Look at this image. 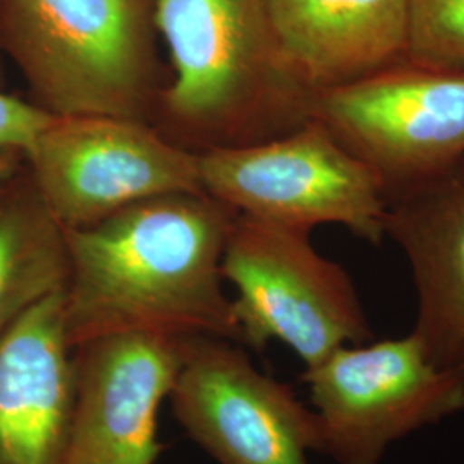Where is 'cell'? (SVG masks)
Wrapping results in <instances>:
<instances>
[{
    "mask_svg": "<svg viewBox=\"0 0 464 464\" xmlns=\"http://www.w3.org/2000/svg\"><path fill=\"white\" fill-rule=\"evenodd\" d=\"M236 216L207 193H181L136 203L90 227L64 229L71 348L128 332L241 344L222 287V255Z\"/></svg>",
    "mask_w": 464,
    "mask_h": 464,
    "instance_id": "cell-1",
    "label": "cell"
},
{
    "mask_svg": "<svg viewBox=\"0 0 464 464\" xmlns=\"http://www.w3.org/2000/svg\"><path fill=\"white\" fill-rule=\"evenodd\" d=\"M170 76L151 119L191 151L262 143L312 112L314 90L287 61L270 0H155Z\"/></svg>",
    "mask_w": 464,
    "mask_h": 464,
    "instance_id": "cell-2",
    "label": "cell"
},
{
    "mask_svg": "<svg viewBox=\"0 0 464 464\" xmlns=\"http://www.w3.org/2000/svg\"><path fill=\"white\" fill-rule=\"evenodd\" d=\"M155 0H0V45L52 116L151 124L164 90Z\"/></svg>",
    "mask_w": 464,
    "mask_h": 464,
    "instance_id": "cell-3",
    "label": "cell"
},
{
    "mask_svg": "<svg viewBox=\"0 0 464 464\" xmlns=\"http://www.w3.org/2000/svg\"><path fill=\"white\" fill-rule=\"evenodd\" d=\"M222 277L236 289L232 312L243 346L264 351L277 341L306 370L339 348L373 341L354 282L316 251L308 231L237 214Z\"/></svg>",
    "mask_w": 464,
    "mask_h": 464,
    "instance_id": "cell-4",
    "label": "cell"
},
{
    "mask_svg": "<svg viewBox=\"0 0 464 464\" xmlns=\"http://www.w3.org/2000/svg\"><path fill=\"white\" fill-rule=\"evenodd\" d=\"M198 155L203 193L239 216L308 232L339 224L372 245L385 237L381 178L316 119L262 143Z\"/></svg>",
    "mask_w": 464,
    "mask_h": 464,
    "instance_id": "cell-5",
    "label": "cell"
},
{
    "mask_svg": "<svg viewBox=\"0 0 464 464\" xmlns=\"http://www.w3.org/2000/svg\"><path fill=\"white\" fill-rule=\"evenodd\" d=\"M301 381L335 464H381L394 442L464 411V365H433L413 332L339 348Z\"/></svg>",
    "mask_w": 464,
    "mask_h": 464,
    "instance_id": "cell-6",
    "label": "cell"
},
{
    "mask_svg": "<svg viewBox=\"0 0 464 464\" xmlns=\"http://www.w3.org/2000/svg\"><path fill=\"white\" fill-rule=\"evenodd\" d=\"M23 157L64 229L95 226L157 197L203 193L198 153L145 121L53 116Z\"/></svg>",
    "mask_w": 464,
    "mask_h": 464,
    "instance_id": "cell-7",
    "label": "cell"
},
{
    "mask_svg": "<svg viewBox=\"0 0 464 464\" xmlns=\"http://www.w3.org/2000/svg\"><path fill=\"white\" fill-rule=\"evenodd\" d=\"M312 119L394 191L464 162V69L410 59L316 90Z\"/></svg>",
    "mask_w": 464,
    "mask_h": 464,
    "instance_id": "cell-8",
    "label": "cell"
},
{
    "mask_svg": "<svg viewBox=\"0 0 464 464\" xmlns=\"http://www.w3.org/2000/svg\"><path fill=\"white\" fill-rule=\"evenodd\" d=\"M169 401L217 464H310L308 454H320L315 411L231 339L188 337Z\"/></svg>",
    "mask_w": 464,
    "mask_h": 464,
    "instance_id": "cell-9",
    "label": "cell"
},
{
    "mask_svg": "<svg viewBox=\"0 0 464 464\" xmlns=\"http://www.w3.org/2000/svg\"><path fill=\"white\" fill-rule=\"evenodd\" d=\"M186 339L111 334L72 349L74 402L64 464H155L159 413L184 360Z\"/></svg>",
    "mask_w": 464,
    "mask_h": 464,
    "instance_id": "cell-10",
    "label": "cell"
},
{
    "mask_svg": "<svg viewBox=\"0 0 464 464\" xmlns=\"http://www.w3.org/2000/svg\"><path fill=\"white\" fill-rule=\"evenodd\" d=\"M72 402L63 289L0 334V464H64Z\"/></svg>",
    "mask_w": 464,
    "mask_h": 464,
    "instance_id": "cell-11",
    "label": "cell"
},
{
    "mask_svg": "<svg viewBox=\"0 0 464 464\" xmlns=\"http://www.w3.org/2000/svg\"><path fill=\"white\" fill-rule=\"evenodd\" d=\"M383 229L411 266L413 334L429 362L464 365V162L430 181L389 191Z\"/></svg>",
    "mask_w": 464,
    "mask_h": 464,
    "instance_id": "cell-12",
    "label": "cell"
},
{
    "mask_svg": "<svg viewBox=\"0 0 464 464\" xmlns=\"http://www.w3.org/2000/svg\"><path fill=\"white\" fill-rule=\"evenodd\" d=\"M282 50L314 92L408 59V0H270Z\"/></svg>",
    "mask_w": 464,
    "mask_h": 464,
    "instance_id": "cell-13",
    "label": "cell"
},
{
    "mask_svg": "<svg viewBox=\"0 0 464 464\" xmlns=\"http://www.w3.org/2000/svg\"><path fill=\"white\" fill-rule=\"evenodd\" d=\"M69 277L64 227L24 169L0 176V334Z\"/></svg>",
    "mask_w": 464,
    "mask_h": 464,
    "instance_id": "cell-14",
    "label": "cell"
},
{
    "mask_svg": "<svg viewBox=\"0 0 464 464\" xmlns=\"http://www.w3.org/2000/svg\"><path fill=\"white\" fill-rule=\"evenodd\" d=\"M408 59L464 69V0H408Z\"/></svg>",
    "mask_w": 464,
    "mask_h": 464,
    "instance_id": "cell-15",
    "label": "cell"
},
{
    "mask_svg": "<svg viewBox=\"0 0 464 464\" xmlns=\"http://www.w3.org/2000/svg\"><path fill=\"white\" fill-rule=\"evenodd\" d=\"M52 119L34 102L0 92V153L24 155Z\"/></svg>",
    "mask_w": 464,
    "mask_h": 464,
    "instance_id": "cell-16",
    "label": "cell"
},
{
    "mask_svg": "<svg viewBox=\"0 0 464 464\" xmlns=\"http://www.w3.org/2000/svg\"><path fill=\"white\" fill-rule=\"evenodd\" d=\"M16 153H0V176L16 167Z\"/></svg>",
    "mask_w": 464,
    "mask_h": 464,
    "instance_id": "cell-17",
    "label": "cell"
}]
</instances>
